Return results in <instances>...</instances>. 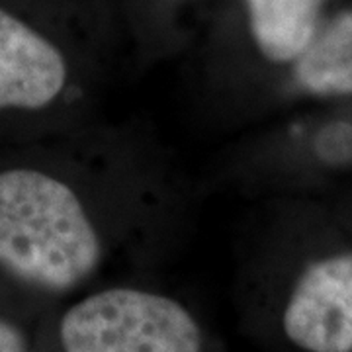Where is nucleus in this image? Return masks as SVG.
Here are the masks:
<instances>
[{
  "label": "nucleus",
  "mask_w": 352,
  "mask_h": 352,
  "mask_svg": "<svg viewBox=\"0 0 352 352\" xmlns=\"http://www.w3.org/2000/svg\"><path fill=\"white\" fill-rule=\"evenodd\" d=\"M100 261V237L75 190L32 168L0 173L2 270L39 289L67 292Z\"/></svg>",
  "instance_id": "nucleus-1"
},
{
  "label": "nucleus",
  "mask_w": 352,
  "mask_h": 352,
  "mask_svg": "<svg viewBox=\"0 0 352 352\" xmlns=\"http://www.w3.org/2000/svg\"><path fill=\"white\" fill-rule=\"evenodd\" d=\"M61 344L65 352H201V331L173 298L110 288L65 314Z\"/></svg>",
  "instance_id": "nucleus-2"
},
{
  "label": "nucleus",
  "mask_w": 352,
  "mask_h": 352,
  "mask_svg": "<svg viewBox=\"0 0 352 352\" xmlns=\"http://www.w3.org/2000/svg\"><path fill=\"white\" fill-rule=\"evenodd\" d=\"M284 333L307 352H352V252L309 264L289 294Z\"/></svg>",
  "instance_id": "nucleus-3"
},
{
  "label": "nucleus",
  "mask_w": 352,
  "mask_h": 352,
  "mask_svg": "<svg viewBox=\"0 0 352 352\" xmlns=\"http://www.w3.org/2000/svg\"><path fill=\"white\" fill-rule=\"evenodd\" d=\"M67 85V63L50 39L0 8V110H39Z\"/></svg>",
  "instance_id": "nucleus-4"
},
{
  "label": "nucleus",
  "mask_w": 352,
  "mask_h": 352,
  "mask_svg": "<svg viewBox=\"0 0 352 352\" xmlns=\"http://www.w3.org/2000/svg\"><path fill=\"white\" fill-rule=\"evenodd\" d=\"M323 0H247L251 34L272 63H296L319 32Z\"/></svg>",
  "instance_id": "nucleus-5"
},
{
  "label": "nucleus",
  "mask_w": 352,
  "mask_h": 352,
  "mask_svg": "<svg viewBox=\"0 0 352 352\" xmlns=\"http://www.w3.org/2000/svg\"><path fill=\"white\" fill-rule=\"evenodd\" d=\"M296 76L319 96L352 94V12L339 14L296 59Z\"/></svg>",
  "instance_id": "nucleus-6"
},
{
  "label": "nucleus",
  "mask_w": 352,
  "mask_h": 352,
  "mask_svg": "<svg viewBox=\"0 0 352 352\" xmlns=\"http://www.w3.org/2000/svg\"><path fill=\"white\" fill-rule=\"evenodd\" d=\"M0 352H28V342L22 331L2 319H0Z\"/></svg>",
  "instance_id": "nucleus-7"
}]
</instances>
